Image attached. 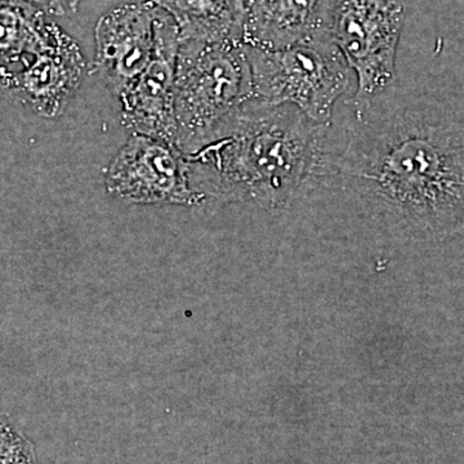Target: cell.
Here are the masks:
<instances>
[{
  "label": "cell",
  "mask_w": 464,
  "mask_h": 464,
  "mask_svg": "<svg viewBox=\"0 0 464 464\" xmlns=\"http://www.w3.org/2000/svg\"><path fill=\"white\" fill-rule=\"evenodd\" d=\"M328 183L400 237L463 234L464 124L436 103L372 101L355 109V124L334 132Z\"/></svg>",
  "instance_id": "obj_1"
},
{
  "label": "cell",
  "mask_w": 464,
  "mask_h": 464,
  "mask_svg": "<svg viewBox=\"0 0 464 464\" xmlns=\"http://www.w3.org/2000/svg\"><path fill=\"white\" fill-rule=\"evenodd\" d=\"M333 142L332 125L255 99L227 136L186 157L191 188L204 200L282 209L325 185Z\"/></svg>",
  "instance_id": "obj_2"
},
{
  "label": "cell",
  "mask_w": 464,
  "mask_h": 464,
  "mask_svg": "<svg viewBox=\"0 0 464 464\" xmlns=\"http://www.w3.org/2000/svg\"><path fill=\"white\" fill-rule=\"evenodd\" d=\"M255 99L244 42L179 43L174 109L176 146L185 157L227 136Z\"/></svg>",
  "instance_id": "obj_3"
},
{
  "label": "cell",
  "mask_w": 464,
  "mask_h": 464,
  "mask_svg": "<svg viewBox=\"0 0 464 464\" xmlns=\"http://www.w3.org/2000/svg\"><path fill=\"white\" fill-rule=\"evenodd\" d=\"M256 99L293 105L311 121L332 125L335 106L355 93L356 78L329 34L270 51L246 44Z\"/></svg>",
  "instance_id": "obj_4"
},
{
  "label": "cell",
  "mask_w": 464,
  "mask_h": 464,
  "mask_svg": "<svg viewBox=\"0 0 464 464\" xmlns=\"http://www.w3.org/2000/svg\"><path fill=\"white\" fill-rule=\"evenodd\" d=\"M404 23L402 0H331L326 30L355 74V93L347 100L353 109L366 108L395 84Z\"/></svg>",
  "instance_id": "obj_5"
},
{
  "label": "cell",
  "mask_w": 464,
  "mask_h": 464,
  "mask_svg": "<svg viewBox=\"0 0 464 464\" xmlns=\"http://www.w3.org/2000/svg\"><path fill=\"white\" fill-rule=\"evenodd\" d=\"M106 188L112 197L143 206H200L192 190L188 158L176 146L132 134L106 170Z\"/></svg>",
  "instance_id": "obj_6"
},
{
  "label": "cell",
  "mask_w": 464,
  "mask_h": 464,
  "mask_svg": "<svg viewBox=\"0 0 464 464\" xmlns=\"http://www.w3.org/2000/svg\"><path fill=\"white\" fill-rule=\"evenodd\" d=\"M21 63L17 72L0 65V84L12 99L47 119L65 111L87 69L78 43L54 23L41 47Z\"/></svg>",
  "instance_id": "obj_7"
},
{
  "label": "cell",
  "mask_w": 464,
  "mask_h": 464,
  "mask_svg": "<svg viewBox=\"0 0 464 464\" xmlns=\"http://www.w3.org/2000/svg\"><path fill=\"white\" fill-rule=\"evenodd\" d=\"M151 60L128 90L119 96L121 123L133 134L176 146V69L179 32L172 17L157 7ZM177 148V146H176Z\"/></svg>",
  "instance_id": "obj_8"
},
{
  "label": "cell",
  "mask_w": 464,
  "mask_h": 464,
  "mask_svg": "<svg viewBox=\"0 0 464 464\" xmlns=\"http://www.w3.org/2000/svg\"><path fill=\"white\" fill-rule=\"evenodd\" d=\"M157 7L142 3L119 5L103 14L94 29L96 54L90 72L116 97L134 83L151 60Z\"/></svg>",
  "instance_id": "obj_9"
},
{
  "label": "cell",
  "mask_w": 464,
  "mask_h": 464,
  "mask_svg": "<svg viewBox=\"0 0 464 464\" xmlns=\"http://www.w3.org/2000/svg\"><path fill=\"white\" fill-rule=\"evenodd\" d=\"M243 42L262 50H283L328 34L331 0H244Z\"/></svg>",
  "instance_id": "obj_10"
},
{
  "label": "cell",
  "mask_w": 464,
  "mask_h": 464,
  "mask_svg": "<svg viewBox=\"0 0 464 464\" xmlns=\"http://www.w3.org/2000/svg\"><path fill=\"white\" fill-rule=\"evenodd\" d=\"M163 9L179 32V43H219L244 38V0H148Z\"/></svg>",
  "instance_id": "obj_11"
},
{
  "label": "cell",
  "mask_w": 464,
  "mask_h": 464,
  "mask_svg": "<svg viewBox=\"0 0 464 464\" xmlns=\"http://www.w3.org/2000/svg\"><path fill=\"white\" fill-rule=\"evenodd\" d=\"M50 23L29 0H0V61L21 63L41 47Z\"/></svg>",
  "instance_id": "obj_12"
},
{
  "label": "cell",
  "mask_w": 464,
  "mask_h": 464,
  "mask_svg": "<svg viewBox=\"0 0 464 464\" xmlns=\"http://www.w3.org/2000/svg\"><path fill=\"white\" fill-rule=\"evenodd\" d=\"M0 464H38L32 442L0 414Z\"/></svg>",
  "instance_id": "obj_13"
},
{
  "label": "cell",
  "mask_w": 464,
  "mask_h": 464,
  "mask_svg": "<svg viewBox=\"0 0 464 464\" xmlns=\"http://www.w3.org/2000/svg\"><path fill=\"white\" fill-rule=\"evenodd\" d=\"M38 5L42 11L53 16H65L67 14H75L78 11L79 0H29Z\"/></svg>",
  "instance_id": "obj_14"
}]
</instances>
